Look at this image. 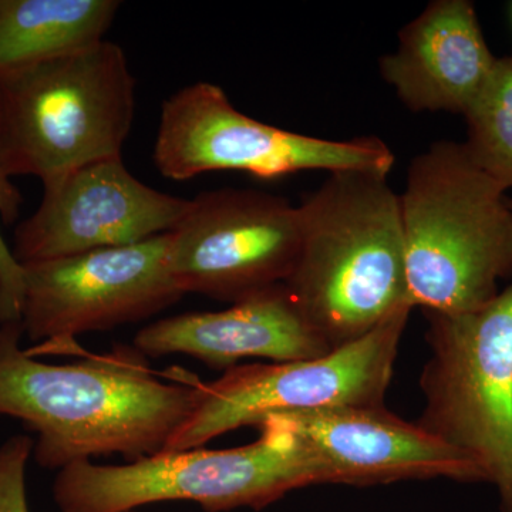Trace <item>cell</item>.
I'll use <instances>...</instances> for the list:
<instances>
[{"mask_svg": "<svg viewBox=\"0 0 512 512\" xmlns=\"http://www.w3.org/2000/svg\"><path fill=\"white\" fill-rule=\"evenodd\" d=\"M22 323L0 325V416L35 431L33 457L62 470L93 457L153 456L190 419L201 382L158 379L130 346L70 365L40 362L20 348Z\"/></svg>", "mask_w": 512, "mask_h": 512, "instance_id": "cell-1", "label": "cell"}, {"mask_svg": "<svg viewBox=\"0 0 512 512\" xmlns=\"http://www.w3.org/2000/svg\"><path fill=\"white\" fill-rule=\"evenodd\" d=\"M387 178L332 173L298 205L301 247L284 285L330 350L412 308L400 195Z\"/></svg>", "mask_w": 512, "mask_h": 512, "instance_id": "cell-2", "label": "cell"}, {"mask_svg": "<svg viewBox=\"0 0 512 512\" xmlns=\"http://www.w3.org/2000/svg\"><path fill=\"white\" fill-rule=\"evenodd\" d=\"M400 195L407 292L424 312L474 311L512 276L511 198L457 141L414 157Z\"/></svg>", "mask_w": 512, "mask_h": 512, "instance_id": "cell-3", "label": "cell"}, {"mask_svg": "<svg viewBox=\"0 0 512 512\" xmlns=\"http://www.w3.org/2000/svg\"><path fill=\"white\" fill-rule=\"evenodd\" d=\"M136 114L126 53L103 40L0 76V171L55 180L123 157Z\"/></svg>", "mask_w": 512, "mask_h": 512, "instance_id": "cell-4", "label": "cell"}, {"mask_svg": "<svg viewBox=\"0 0 512 512\" xmlns=\"http://www.w3.org/2000/svg\"><path fill=\"white\" fill-rule=\"evenodd\" d=\"M255 443L225 450H164L123 466L80 461L57 471L60 512H130L164 501H192L207 512L264 510L286 494L332 484L325 464L274 417Z\"/></svg>", "mask_w": 512, "mask_h": 512, "instance_id": "cell-5", "label": "cell"}, {"mask_svg": "<svg viewBox=\"0 0 512 512\" xmlns=\"http://www.w3.org/2000/svg\"><path fill=\"white\" fill-rule=\"evenodd\" d=\"M426 316L417 426L476 461L512 512V284L474 311Z\"/></svg>", "mask_w": 512, "mask_h": 512, "instance_id": "cell-6", "label": "cell"}, {"mask_svg": "<svg viewBox=\"0 0 512 512\" xmlns=\"http://www.w3.org/2000/svg\"><path fill=\"white\" fill-rule=\"evenodd\" d=\"M412 309L404 306L363 338L316 359L238 365L201 382L194 412L165 450L200 448L276 414L384 407Z\"/></svg>", "mask_w": 512, "mask_h": 512, "instance_id": "cell-7", "label": "cell"}, {"mask_svg": "<svg viewBox=\"0 0 512 512\" xmlns=\"http://www.w3.org/2000/svg\"><path fill=\"white\" fill-rule=\"evenodd\" d=\"M154 164L187 181L215 171L274 180L303 171H373L389 175L394 153L377 137L326 140L284 130L241 113L217 84L185 86L161 106Z\"/></svg>", "mask_w": 512, "mask_h": 512, "instance_id": "cell-8", "label": "cell"}, {"mask_svg": "<svg viewBox=\"0 0 512 512\" xmlns=\"http://www.w3.org/2000/svg\"><path fill=\"white\" fill-rule=\"evenodd\" d=\"M170 232L127 247L23 265V333L40 353H72L83 333L141 322L184 293L171 275Z\"/></svg>", "mask_w": 512, "mask_h": 512, "instance_id": "cell-9", "label": "cell"}, {"mask_svg": "<svg viewBox=\"0 0 512 512\" xmlns=\"http://www.w3.org/2000/svg\"><path fill=\"white\" fill-rule=\"evenodd\" d=\"M301 247L298 207L247 188L192 198L170 232L171 275L180 291L237 303L284 285Z\"/></svg>", "mask_w": 512, "mask_h": 512, "instance_id": "cell-10", "label": "cell"}, {"mask_svg": "<svg viewBox=\"0 0 512 512\" xmlns=\"http://www.w3.org/2000/svg\"><path fill=\"white\" fill-rule=\"evenodd\" d=\"M190 205L141 183L123 157L94 161L43 183L42 201L19 222L12 251L28 265L127 247L173 231Z\"/></svg>", "mask_w": 512, "mask_h": 512, "instance_id": "cell-11", "label": "cell"}, {"mask_svg": "<svg viewBox=\"0 0 512 512\" xmlns=\"http://www.w3.org/2000/svg\"><path fill=\"white\" fill-rule=\"evenodd\" d=\"M271 417L325 464L332 484L372 487L430 478L487 483L476 461L386 407Z\"/></svg>", "mask_w": 512, "mask_h": 512, "instance_id": "cell-12", "label": "cell"}, {"mask_svg": "<svg viewBox=\"0 0 512 512\" xmlns=\"http://www.w3.org/2000/svg\"><path fill=\"white\" fill-rule=\"evenodd\" d=\"M133 346L146 357L187 355L224 372L249 357L282 363L332 352L285 285L255 293L225 311L156 320L138 330Z\"/></svg>", "mask_w": 512, "mask_h": 512, "instance_id": "cell-13", "label": "cell"}, {"mask_svg": "<svg viewBox=\"0 0 512 512\" xmlns=\"http://www.w3.org/2000/svg\"><path fill=\"white\" fill-rule=\"evenodd\" d=\"M497 60L473 2L436 0L404 26L380 72L407 109L463 116Z\"/></svg>", "mask_w": 512, "mask_h": 512, "instance_id": "cell-14", "label": "cell"}, {"mask_svg": "<svg viewBox=\"0 0 512 512\" xmlns=\"http://www.w3.org/2000/svg\"><path fill=\"white\" fill-rule=\"evenodd\" d=\"M117 0H0V76L99 45Z\"/></svg>", "mask_w": 512, "mask_h": 512, "instance_id": "cell-15", "label": "cell"}, {"mask_svg": "<svg viewBox=\"0 0 512 512\" xmlns=\"http://www.w3.org/2000/svg\"><path fill=\"white\" fill-rule=\"evenodd\" d=\"M468 156L505 192L512 188V56L498 57L476 100L463 114Z\"/></svg>", "mask_w": 512, "mask_h": 512, "instance_id": "cell-16", "label": "cell"}, {"mask_svg": "<svg viewBox=\"0 0 512 512\" xmlns=\"http://www.w3.org/2000/svg\"><path fill=\"white\" fill-rule=\"evenodd\" d=\"M23 195L12 178L0 171V221H18ZM25 302V268L16 259L12 248L0 232V325L22 320Z\"/></svg>", "mask_w": 512, "mask_h": 512, "instance_id": "cell-17", "label": "cell"}, {"mask_svg": "<svg viewBox=\"0 0 512 512\" xmlns=\"http://www.w3.org/2000/svg\"><path fill=\"white\" fill-rule=\"evenodd\" d=\"M35 440L16 434L0 443V512H32L26 490V471Z\"/></svg>", "mask_w": 512, "mask_h": 512, "instance_id": "cell-18", "label": "cell"}, {"mask_svg": "<svg viewBox=\"0 0 512 512\" xmlns=\"http://www.w3.org/2000/svg\"><path fill=\"white\" fill-rule=\"evenodd\" d=\"M511 18H512V6H511ZM512 56V55H511Z\"/></svg>", "mask_w": 512, "mask_h": 512, "instance_id": "cell-19", "label": "cell"}, {"mask_svg": "<svg viewBox=\"0 0 512 512\" xmlns=\"http://www.w3.org/2000/svg\"><path fill=\"white\" fill-rule=\"evenodd\" d=\"M130 512H137V511H130Z\"/></svg>", "mask_w": 512, "mask_h": 512, "instance_id": "cell-20", "label": "cell"}, {"mask_svg": "<svg viewBox=\"0 0 512 512\" xmlns=\"http://www.w3.org/2000/svg\"><path fill=\"white\" fill-rule=\"evenodd\" d=\"M511 204H512V198H511Z\"/></svg>", "mask_w": 512, "mask_h": 512, "instance_id": "cell-21", "label": "cell"}]
</instances>
